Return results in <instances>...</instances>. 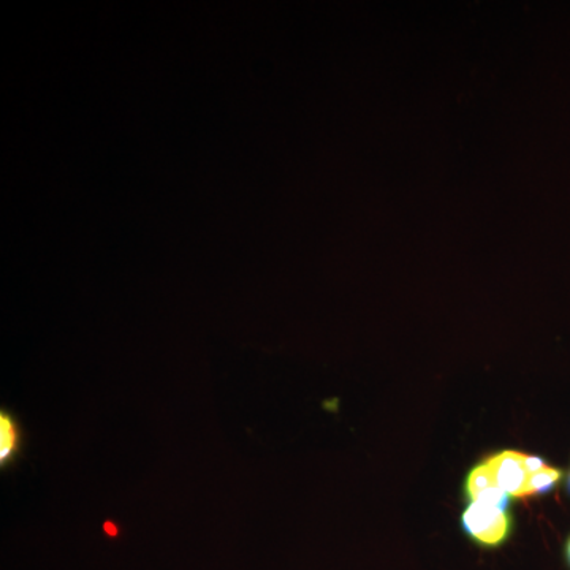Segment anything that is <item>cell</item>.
<instances>
[{
	"label": "cell",
	"instance_id": "6da1fadb",
	"mask_svg": "<svg viewBox=\"0 0 570 570\" xmlns=\"http://www.w3.org/2000/svg\"><path fill=\"white\" fill-rule=\"evenodd\" d=\"M461 528L466 538L480 549L497 550L512 538L515 519L510 509L485 502H469L461 515Z\"/></svg>",
	"mask_w": 570,
	"mask_h": 570
},
{
	"label": "cell",
	"instance_id": "7a4b0ae2",
	"mask_svg": "<svg viewBox=\"0 0 570 570\" xmlns=\"http://www.w3.org/2000/svg\"><path fill=\"white\" fill-rule=\"evenodd\" d=\"M494 482L510 498H531L532 474L546 466L542 456L528 455L517 450H501L485 460Z\"/></svg>",
	"mask_w": 570,
	"mask_h": 570
},
{
	"label": "cell",
	"instance_id": "3957f363",
	"mask_svg": "<svg viewBox=\"0 0 570 570\" xmlns=\"http://www.w3.org/2000/svg\"><path fill=\"white\" fill-rule=\"evenodd\" d=\"M464 494L469 502H485V504L510 509L509 494L499 489L485 461L475 464L469 471L466 483H464Z\"/></svg>",
	"mask_w": 570,
	"mask_h": 570
},
{
	"label": "cell",
	"instance_id": "277c9868",
	"mask_svg": "<svg viewBox=\"0 0 570 570\" xmlns=\"http://www.w3.org/2000/svg\"><path fill=\"white\" fill-rule=\"evenodd\" d=\"M22 431L18 419L10 411H0V468L10 466L20 455Z\"/></svg>",
	"mask_w": 570,
	"mask_h": 570
},
{
	"label": "cell",
	"instance_id": "5b68a950",
	"mask_svg": "<svg viewBox=\"0 0 570 570\" xmlns=\"http://www.w3.org/2000/svg\"><path fill=\"white\" fill-rule=\"evenodd\" d=\"M564 558H566V562H568V566H569V569H570V534H569L568 540H566Z\"/></svg>",
	"mask_w": 570,
	"mask_h": 570
},
{
	"label": "cell",
	"instance_id": "8992f818",
	"mask_svg": "<svg viewBox=\"0 0 570 570\" xmlns=\"http://www.w3.org/2000/svg\"><path fill=\"white\" fill-rule=\"evenodd\" d=\"M566 489H568V493L570 497V471H569V475H568V482H566Z\"/></svg>",
	"mask_w": 570,
	"mask_h": 570
}]
</instances>
